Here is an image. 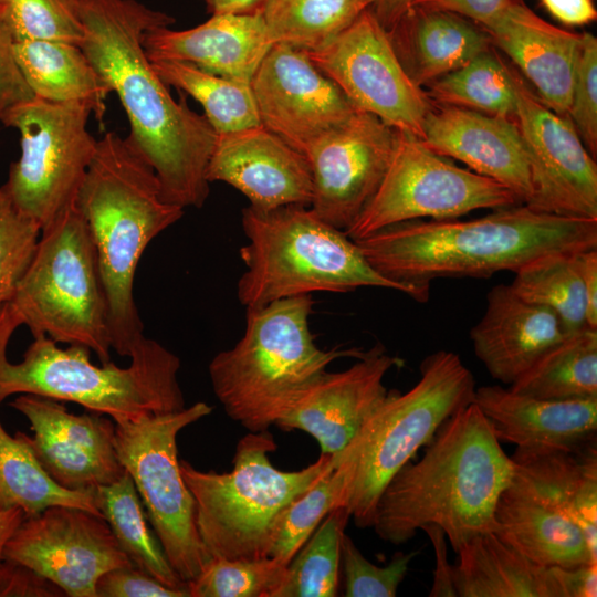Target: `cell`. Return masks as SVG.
Instances as JSON below:
<instances>
[{"mask_svg": "<svg viewBox=\"0 0 597 597\" xmlns=\"http://www.w3.org/2000/svg\"><path fill=\"white\" fill-rule=\"evenodd\" d=\"M19 69L34 97L53 103H83L102 122L108 85L80 45L57 41L14 42Z\"/></svg>", "mask_w": 597, "mask_h": 597, "instance_id": "31", "label": "cell"}, {"mask_svg": "<svg viewBox=\"0 0 597 597\" xmlns=\"http://www.w3.org/2000/svg\"><path fill=\"white\" fill-rule=\"evenodd\" d=\"M3 557L31 567L69 597H96L103 574L133 565L102 515L66 505L24 517Z\"/></svg>", "mask_w": 597, "mask_h": 597, "instance_id": "16", "label": "cell"}, {"mask_svg": "<svg viewBox=\"0 0 597 597\" xmlns=\"http://www.w3.org/2000/svg\"><path fill=\"white\" fill-rule=\"evenodd\" d=\"M586 304V326L597 329V248L574 253Z\"/></svg>", "mask_w": 597, "mask_h": 597, "instance_id": "51", "label": "cell"}, {"mask_svg": "<svg viewBox=\"0 0 597 597\" xmlns=\"http://www.w3.org/2000/svg\"><path fill=\"white\" fill-rule=\"evenodd\" d=\"M346 507L329 512L286 566L272 597H335L341 572V540L349 520Z\"/></svg>", "mask_w": 597, "mask_h": 597, "instance_id": "38", "label": "cell"}, {"mask_svg": "<svg viewBox=\"0 0 597 597\" xmlns=\"http://www.w3.org/2000/svg\"><path fill=\"white\" fill-rule=\"evenodd\" d=\"M493 532L544 567L597 563L579 526L515 464L495 506Z\"/></svg>", "mask_w": 597, "mask_h": 597, "instance_id": "24", "label": "cell"}, {"mask_svg": "<svg viewBox=\"0 0 597 597\" xmlns=\"http://www.w3.org/2000/svg\"><path fill=\"white\" fill-rule=\"evenodd\" d=\"M510 386L546 400L597 398V329L585 326L567 334Z\"/></svg>", "mask_w": 597, "mask_h": 597, "instance_id": "32", "label": "cell"}, {"mask_svg": "<svg viewBox=\"0 0 597 597\" xmlns=\"http://www.w3.org/2000/svg\"><path fill=\"white\" fill-rule=\"evenodd\" d=\"M401 364L377 344L347 369L326 370L275 426L304 431L318 442L322 454H336L386 399L384 378Z\"/></svg>", "mask_w": 597, "mask_h": 597, "instance_id": "20", "label": "cell"}, {"mask_svg": "<svg viewBox=\"0 0 597 597\" xmlns=\"http://www.w3.org/2000/svg\"><path fill=\"white\" fill-rule=\"evenodd\" d=\"M411 0H375L370 7L381 25L389 30L407 11Z\"/></svg>", "mask_w": 597, "mask_h": 597, "instance_id": "55", "label": "cell"}, {"mask_svg": "<svg viewBox=\"0 0 597 597\" xmlns=\"http://www.w3.org/2000/svg\"><path fill=\"white\" fill-rule=\"evenodd\" d=\"M420 139L433 153L460 160L472 171L505 186L522 203L531 198L530 169L515 121L432 104Z\"/></svg>", "mask_w": 597, "mask_h": 597, "instance_id": "22", "label": "cell"}, {"mask_svg": "<svg viewBox=\"0 0 597 597\" xmlns=\"http://www.w3.org/2000/svg\"><path fill=\"white\" fill-rule=\"evenodd\" d=\"M420 375L407 392L389 391L350 442L333 454L335 464L348 472L343 506L358 527L371 526L376 503L390 479L449 417L473 400V375L453 352L429 354Z\"/></svg>", "mask_w": 597, "mask_h": 597, "instance_id": "8", "label": "cell"}, {"mask_svg": "<svg viewBox=\"0 0 597 597\" xmlns=\"http://www.w3.org/2000/svg\"><path fill=\"white\" fill-rule=\"evenodd\" d=\"M289 563L276 557H212L187 583L190 597H272L281 585Z\"/></svg>", "mask_w": 597, "mask_h": 597, "instance_id": "41", "label": "cell"}, {"mask_svg": "<svg viewBox=\"0 0 597 597\" xmlns=\"http://www.w3.org/2000/svg\"><path fill=\"white\" fill-rule=\"evenodd\" d=\"M211 412V406L198 401L179 411L115 423L117 458L134 481L169 564L185 583L211 557L198 534L195 500L180 472L177 437Z\"/></svg>", "mask_w": 597, "mask_h": 597, "instance_id": "11", "label": "cell"}, {"mask_svg": "<svg viewBox=\"0 0 597 597\" xmlns=\"http://www.w3.org/2000/svg\"><path fill=\"white\" fill-rule=\"evenodd\" d=\"M81 49L127 115L133 148L153 167L161 198L182 209L201 208L217 133L205 115L176 101L145 53L147 31L175 18L137 0H80Z\"/></svg>", "mask_w": 597, "mask_h": 597, "instance_id": "1", "label": "cell"}, {"mask_svg": "<svg viewBox=\"0 0 597 597\" xmlns=\"http://www.w3.org/2000/svg\"><path fill=\"white\" fill-rule=\"evenodd\" d=\"M566 335L554 311L524 301L507 284L489 291L484 314L470 331L475 356L507 385Z\"/></svg>", "mask_w": 597, "mask_h": 597, "instance_id": "25", "label": "cell"}, {"mask_svg": "<svg viewBox=\"0 0 597 597\" xmlns=\"http://www.w3.org/2000/svg\"><path fill=\"white\" fill-rule=\"evenodd\" d=\"M11 308L32 336L83 345L111 360L106 295L88 227L75 202L41 230Z\"/></svg>", "mask_w": 597, "mask_h": 597, "instance_id": "10", "label": "cell"}, {"mask_svg": "<svg viewBox=\"0 0 597 597\" xmlns=\"http://www.w3.org/2000/svg\"><path fill=\"white\" fill-rule=\"evenodd\" d=\"M375 0H266L261 14L274 42L304 52L336 38Z\"/></svg>", "mask_w": 597, "mask_h": 597, "instance_id": "36", "label": "cell"}, {"mask_svg": "<svg viewBox=\"0 0 597 597\" xmlns=\"http://www.w3.org/2000/svg\"><path fill=\"white\" fill-rule=\"evenodd\" d=\"M482 29L532 83L538 98L567 117L583 33L545 21L521 0L513 1Z\"/></svg>", "mask_w": 597, "mask_h": 597, "instance_id": "26", "label": "cell"}, {"mask_svg": "<svg viewBox=\"0 0 597 597\" xmlns=\"http://www.w3.org/2000/svg\"><path fill=\"white\" fill-rule=\"evenodd\" d=\"M387 31L400 64L419 87L462 67L492 44L469 19L419 7L409 8Z\"/></svg>", "mask_w": 597, "mask_h": 597, "instance_id": "28", "label": "cell"}, {"mask_svg": "<svg viewBox=\"0 0 597 597\" xmlns=\"http://www.w3.org/2000/svg\"><path fill=\"white\" fill-rule=\"evenodd\" d=\"M150 61L169 60L251 83L261 61L274 45L262 14H211L187 29L159 27L143 39Z\"/></svg>", "mask_w": 597, "mask_h": 597, "instance_id": "23", "label": "cell"}, {"mask_svg": "<svg viewBox=\"0 0 597 597\" xmlns=\"http://www.w3.org/2000/svg\"><path fill=\"white\" fill-rule=\"evenodd\" d=\"M515 123L525 149L530 208L563 217L597 219V165L574 125L546 106L511 69Z\"/></svg>", "mask_w": 597, "mask_h": 597, "instance_id": "15", "label": "cell"}, {"mask_svg": "<svg viewBox=\"0 0 597 597\" xmlns=\"http://www.w3.org/2000/svg\"><path fill=\"white\" fill-rule=\"evenodd\" d=\"M430 538L436 555V569L429 593L430 597H457L452 577V565L448 562L447 542L444 532L434 524L421 527Z\"/></svg>", "mask_w": 597, "mask_h": 597, "instance_id": "50", "label": "cell"}, {"mask_svg": "<svg viewBox=\"0 0 597 597\" xmlns=\"http://www.w3.org/2000/svg\"><path fill=\"white\" fill-rule=\"evenodd\" d=\"M40 235V224L22 213L0 186V306L12 298L33 259Z\"/></svg>", "mask_w": 597, "mask_h": 597, "instance_id": "43", "label": "cell"}, {"mask_svg": "<svg viewBox=\"0 0 597 597\" xmlns=\"http://www.w3.org/2000/svg\"><path fill=\"white\" fill-rule=\"evenodd\" d=\"M472 401L498 440L517 450L570 449L596 440L597 398L546 400L493 385L475 387Z\"/></svg>", "mask_w": 597, "mask_h": 597, "instance_id": "27", "label": "cell"}, {"mask_svg": "<svg viewBox=\"0 0 597 597\" xmlns=\"http://www.w3.org/2000/svg\"><path fill=\"white\" fill-rule=\"evenodd\" d=\"M452 566L459 597H563L554 567H544L502 541L481 533L457 552Z\"/></svg>", "mask_w": 597, "mask_h": 597, "instance_id": "29", "label": "cell"}, {"mask_svg": "<svg viewBox=\"0 0 597 597\" xmlns=\"http://www.w3.org/2000/svg\"><path fill=\"white\" fill-rule=\"evenodd\" d=\"M206 176L235 188L259 210L310 206L313 198L305 156L262 125L218 135Z\"/></svg>", "mask_w": 597, "mask_h": 597, "instance_id": "21", "label": "cell"}, {"mask_svg": "<svg viewBox=\"0 0 597 597\" xmlns=\"http://www.w3.org/2000/svg\"><path fill=\"white\" fill-rule=\"evenodd\" d=\"M348 472L333 464L305 492L292 500L279 514L268 556L290 563L325 516L343 506Z\"/></svg>", "mask_w": 597, "mask_h": 597, "instance_id": "40", "label": "cell"}, {"mask_svg": "<svg viewBox=\"0 0 597 597\" xmlns=\"http://www.w3.org/2000/svg\"><path fill=\"white\" fill-rule=\"evenodd\" d=\"M266 0H206L207 10L211 14H261Z\"/></svg>", "mask_w": 597, "mask_h": 597, "instance_id": "54", "label": "cell"}, {"mask_svg": "<svg viewBox=\"0 0 597 597\" xmlns=\"http://www.w3.org/2000/svg\"><path fill=\"white\" fill-rule=\"evenodd\" d=\"M312 295L245 308V328L233 347L209 363L212 390L232 420L249 432L269 430L338 358L359 348L322 349L310 328Z\"/></svg>", "mask_w": 597, "mask_h": 597, "instance_id": "5", "label": "cell"}, {"mask_svg": "<svg viewBox=\"0 0 597 597\" xmlns=\"http://www.w3.org/2000/svg\"><path fill=\"white\" fill-rule=\"evenodd\" d=\"M418 551L397 552L386 566L370 563L355 545L343 534L341 540V569L345 578L346 597H395L404 580L411 561Z\"/></svg>", "mask_w": 597, "mask_h": 597, "instance_id": "44", "label": "cell"}, {"mask_svg": "<svg viewBox=\"0 0 597 597\" xmlns=\"http://www.w3.org/2000/svg\"><path fill=\"white\" fill-rule=\"evenodd\" d=\"M427 86L425 94L431 104L515 121L516 94L511 69L490 50Z\"/></svg>", "mask_w": 597, "mask_h": 597, "instance_id": "37", "label": "cell"}, {"mask_svg": "<svg viewBox=\"0 0 597 597\" xmlns=\"http://www.w3.org/2000/svg\"><path fill=\"white\" fill-rule=\"evenodd\" d=\"M567 117L584 146L596 159L597 155V39L583 33L576 57L570 104Z\"/></svg>", "mask_w": 597, "mask_h": 597, "instance_id": "45", "label": "cell"}, {"mask_svg": "<svg viewBox=\"0 0 597 597\" xmlns=\"http://www.w3.org/2000/svg\"><path fill=\"white\" fill-rule=\"evenodd\" d=\"M35 98L15 60L14 40L0 22V123L20 105Z\"/></svg>", "mask_w": 597, "mask_h": 597, "instance_id": "47", "label": "cell"}, {"mask_svg": "<svg viewBox=\"0 0 597 597\" xmlns=\"http://www.w3.org/2000/svg\"><path fill=\"white\" fill-rule=\"evenodd\" d=\"M396 139L397 129L357 109L314 142L304 153L313 182L310 208L331 226L346 231L378 189Z\"/></svg>", "mask_w": 597, "mask_h": 597, "instance_id": "17", "label": "cell"}, {"mask_svg": "<svg viewBox=\"0 0 597 597\" xmlns=\"http://www.w3.org/2000/svg\"><path fill=\"white\" fill-rule=\"evenodd\" d=\"M305 53L356 107L421 138L432 104L407 75L370 8L325 46Z\"/></svg>", "mask_w": 597, "mask_h": 597, "instance_id": "14", "label": "cell"}, {"mask_svg": "<svg viewBox=\"0 0 597 597\" xmlns=\"http://www.w3.org/2000/svg\"><path fill=\"white\" fill-rule=\"evenodd\" d=\"M75 205L95 247L112 349L129 357L145 337L134 300L139 260L158 234L182 218L185 209L161 198L153 167L115 132L97 139Z\"/></svg>", "mask_w": 597, "mask_h": 597, "instance_id": "4", "label": "cell"}, {"mask_svg": "<svg viewBox=\"0 0 597 597\" xmlns=\"http://www.w3.org/2000/svg\"><path fill=\"white\" fill-rule=\"evenodd\" d=\"M3 400L0 396V404ZM53 505L81 507L102 515L94 490L60 486L38 462L23 432L12 437L0 421V510L20 509L28 517Z\"/></svg>", "mask_w": 597, "mask_h": 597, "instance_id": "33", "label": "cell"}, {"mask_svg": "<svg viewBox=\"0 0 597 597\" xmlns=\"http://www.w3.org/2000/svg\"><path fill=\"white\" fill-rule=\"evenodd\" d=\"M513 473V460L472 401L442 423L418 462H407L390 479L370 527L400 545L434 524L457 553L474 536L493 532L498 500Z\"/></svg>", "mask_w": 597, "mask_h": 597, "instance_id": "2", "label": "cell"}, {"mask_svg": "<svg viewBox=\"0 0 597 597\" xmlns=\"http://www.w3.org/2000/svg\"><path fill=\"white\" fill-rule=\"evenodd\" d=\"M563 597H596L597 563L572 568L554 567Z\"/></svg>", "mask_w": 597, "mask_h": 597, "instance_id": "52", "label": "cell"}, {"mask_svg": "<svg viewBox=\"0 0 597 597\" xmlns=\"http://www.w3.org/2000/svg\"><path fill=\"white\" fill-rule=\"evenodd\" d=\"M520 203L519 197L500 182L452 164L419 137L397 130L378 189L344 232L356 241L406 221L455 219L479 209Z\"/></svg>", "mask_w": 597, "mask_h": 597, "instance_id": "13", "label": "cell"}, {"mask_svg": "<svg viewBox=\"0 0 597 597\" xmlns=\"http://www.w3.org/2000/svg\"><path fill=\"white\" fill-rule=\"evenodd\" d=\"M513 1L515 0H411L408 9L419 7L449 11L485 28Z\"/></svg>", "mask_w": 597, "mask_h": 597, "instance_id": "49", "label": "cell"}, {"mask_svg": "<svg viewBox=\"0 0 597 597\" xmlns=\"http://www.w3.org/2000/svg\"><path fill=\"white\" fill-rule=\"evenodd\" d=\"M11 407L24 416L23 432L38 462L60 486L93 491L118 480L125 470L115 450V422L97 412L72 413L60 400L20 394Z\"/></svg>", "mask_w": 597, "mask_h": 597, "instance_id": "19", "label": "cell"}, {"mask_svg": "<svg viewBox=\"0 0 597 597\" xmlns=\"http://www.w3.org/2000/svg\"><path fill=\"white\" fill-rule=\"evenodd\" d=\"M574 253L540 256L514 272L512 291L526 302L554 311L567 334L586 326V304Z\"/></svg>", "mask_w": 597, "mask_h": 597, "instance_id": "39", "label": "cell"}, {"mask_svg": "<svg viewBox=\"0 0 597 597\" xmlns=\"http://www.w3.org/2000/svg\"><path fill=\"white\" fill-rule=\"evenodd\" d=\"M0 22L14 42L57 41L81 45L80 0H0Z\"/></svg>", "mask_w": 597, "mask_h": 597, "instance_id": "42", "label": "cell"}, {"mask_svg": "<svg viewBox=\"0 0 597 597\" xmlns=\"http://www.w3.org/2000/svg\"><path fill=\"white\" fill-rule=\"evenodd\" d=\"M92 108L83 103L33 98L2 125L20 134V156L3 188L14 206L41 230L75 202L97 139L87 128Z\"/></svg>", "mask_w": 597, "mask_h": 597, "instance_id": "12", "label": "cell"}, {"mask_svg": "<svg viewBox=\"0 0 597 597\" xmlns=\"http://www.w3.org/2000/svg\"><path fill=\"white\" fill-rule=\"evenodd\" d=\"M63 590L51 580L10 558L0 559V597H63Z\"/></svg>", "mask_w": 597, "mask_h": 597, "instance_id": "48", "label": "cell"}, {"mask_svg": "<svg viewBox=\"0 0 597 597\" xmlns=\"http://www.w3.org/2000/svg\"><path fill=\"white\" fill-rule=\"evenodd\" d=\"M251 88L261 125L303 155L359 109L304 51L283 43L263 57Z\"/></svg>", "mask_w": 597, "mask_h": 597, "instance_id": "18", "label": "cell"}, {"mask_svg": "<svg viewBox=\"0 0 597 597\" xmlns=\"http://www.w3.org/2000/svg\"><path fill=\"white\" fill-rule=\"evenodd\" d=\"M96 597H190L187 589L170 588L134 565L103 574L96 583Z\"/></svg>", "mask_w": 597, "mask_h": 597, "instance_id": "46", "label": "cell"}, {"mask_svg": "<svg viewBox=\"0 0 597 597\" xmlns=\"http://www.w3.org/2000/svg\"><path fill=\"white\" fill-rule=\"evenodd\" d=\"M511 459L579 526L597 557L596 440L570 449H516Z\"/></svg>", "mask_w": 597, "mask_h": 597, "instance_id": "30", "label": "cell"}, {"mask_svg": "<svg viewBox=\"0 0 597 597\" xmlns=\"http://www.w3.org/2000/svg\"><path fill=\"white\" fill-rule=\"evenodd\" d=\"M549 14L563 24L579 27L597 19L593 0H540Z\"/></svg>", "mask_w": 597, "mask_h": 597, "instance_id": "53", "label": "cell"}, {"mask_svg": "<svg viewBox=\"0 0 597 597\" xmlns=\"http://www.w3.org/2000/svg\"><path fill=\"white\" fill-rule=\"evenodd\" d=\"M275 449L273 436L264 430L238 441L230 472L200 471L180 460L198 534L211 558L266 557L281 511L334 464L333 454L321 453L306 468L282 471L268 455Z\"/></svg>", "mask_w": 597, "mask_h": 597, "instance_id": "9", "label": "cell"}, {"mask_svg": "<svg viewBox=\"0 0 597 597\" xmlns=\"http://www.w3.org/2000/svg\"><path fill=\"white\" fill-rule=\"evenodd\" d=\"M247 237L239 254L245 266L237 296L245 308L314 292L347 293L360 287L395 290L425 302L429 289L387 279L365 259L343 230L320 218L310 206L242 210Z\"/></svg>", "mask_w": 597, "mask_h": 597, "instance_id": "6", "label": "cell"}, {"mask_svg": "<svg viewBox=\"0 0 597 597\" xmlns=\"http://www.w3.org/2000/svg\"><path fill=\"white\" fill-rule=\"evenodd\" d=\"M94 495L100 513L133 565L170 588L187 589V583L174 570L157 536L149 528L129 474L125 471L118 480L95 489Z\"/></svg>", "mask_w": 597, "mask_h": 597, "instance_id": "34", "label": "cell"}, {"mask_svg": "<svg viewBox=\"0 0 597 597\" xmlns=\"http://www.w3.org/2000/svg\"><path fill=\"white\" fill-rule=\"evenodd\" d=\"M25 515L20 509L0 510V559L7 543L20 526Z\"/></svg>", "mask_w": 597, "mask_h": 597, "instance_id": "57", "label": "cell"}, {"mask_svg": "<svg viewBox=\"0 0 597 597\" xmlns=\"http://www.w3.org/2000/svg\"><path fill=\"white\" fill-rule=\"evenodd\" d=\"M83 345L61 348L45 335L33 337L17 364L0 365V396L32 394L71 401L109 417L115 423L186 408L178 381L179 357L144 337L128 367L112 360L94 365Z\"/></svg>", "mask_w": 597, "mask_h": 597, "instance_id": "7", "label": "cell"}, {"mask_svg": "<svg viewBox=\"0 0 597 597\" xmlns=\"http://www.w3.org/2000/svg\"><path fill=\"white\" fill-rule=\"evenodd\" d=\"M355 242L387 279L429 289L438 277L514 273L546 254L597 248V219L544 213L520 203L471 220L406 221Z\"/></svg>", "mask_w": 597, "mask_h": 597, "instance_id": "3", "label": "cell"}, {"mask_svg": "<svg viewBox=\"0 0 597 597\" xmlns=\"http://www.w3.org/2000/svg\"><path fill=\"white\" fill-rule=\"evenodd\" d=\"M22 326L9 303L0 306V365L6 362L9 341L14 331Z\"/></svg>", "mask_w": 597, "mask_h": 597, "instance_id": "56", "label": "cell"}, {"mask_svg": "<svg viewBox=\"0 0 597 597\" xmlns=\"http://www.w3.org/2000/svg\"><path fill=\"white\" fill-rule=\"evenodd\" d=\"M151 64L167 86L178 88L201 104L217 135L261 125L251 83L180 61L159 60Z\"/></svg>", "mask_w": 597, "mask_h": 597, "instance_id": "35", "label": "cell"}]
</instances>
